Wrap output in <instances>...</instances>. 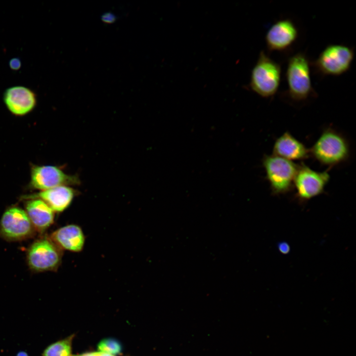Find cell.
Returning <instances> with one entry per match:
<instances>
[{"mask_svg":"<svg viewBox=\"0 0 356 356\" xmlns=\"http://www.w3.org/2000/svg\"><path fill=\"white\" fill-rule=\"evenodd\" d=\"M309 149L310 157L329 168L348 162L352 154L347 137L332 127L325 128Z\"/></svg>","mask_w":356,"mask_h":356,"instance_id":"obj_1","label":"cell"},{"mask_svg":"<svg viewBox=\"0 0 356 356\" xmlns=\"http://www.w3.org/2000/svg\"><path fill=\"white\" fill-rule=\"evenodd\" d=\"M311 63L304 52H299L288 61L286 77L288 86L286 93L294 102H304L317 94L312 83Z\"/></svg>","mask_w":356,"mask_h":356,"instance_id":"obj_2","label":"cell"},{"mask_svg":"<svg viewBox=\"0 0 356 356\" xmlns=\"http://www.w3.org/2000/svg\"><path fill=\"white\" fill-rule=\"evenodd\" d=\"M281 73L280 64L262 50L252 70L249 87L262 97H272L279 88Z\"/></svg>","mask_w":356,"mask_h":356,"instance_id":"obj_3","label":"cell"},{"mask_svg":"<svg viewBox=\"0 0 356 356\" xmlns=\"http://www.w3.org/2000/svg\"><path fill=\"white\" fill-rule=\"evenodd\" d=\"M262 165L272 195L285 194L293 189L298 164L272 154L264 155Z\"/></svg>","mask_w":356,"mask_h":356,"instance_id":"obj_4","label":"cell"},{"mask_svg":"<svg viewBox=\"0 0 356 356\" xmlns=\"http://www.w3.org/2000/svg\"><path fill=\"white\" fill-rule=\"evenodd\" d=\"M354 55L353 47L331 44L325 47L311 65L322 76H340L349 70Z\"/></svg>","mask_w":356,"mask_h":356,"instance_id":"obj_5","label":"cell"},{"mask_svg":"<svg viewBox=\"0 0 356 356\" xmlns=\"http://www.w3.org/2000/svg\"><path fill=\"white\" fill-rule=\"evenodd\" d=\"M62 256V250L50 237H44L29 247L27 260L29 267L35 271H55L61 264Z\"/></svg>","mask_w":356,"mask_h":356,"instance_id":"obj_6","label":"cell"},{"mask_svg":"<svg viewBox=\"0 0 356 356\" xmlns=\"http://www.w3.org/2000/svg\"><path fill=\"white\" fill-rule=\"evenodd\" d=\"M330 179L328 170L315 171L302 162L298 164L294 180L296 198L304 202L322 194Z\"/></svg>","mask_w":356,"mask_h":356,"instance_id":"obj_7","label":"cell"},{"mask_svg":"<svg viewBox=\"0 0 356 356\" xmlns=\"http://www.w3.org/2000/svg\"><path fill=\"white\" fill-rule=\"evenodd\" d=\"M35 228L25 211L18 207L6 210L0 220V235L8 241H20L31 237Z\"/></svg>","mask_w":356,"mask_h":356,"instance_id":"obj_8","label":"cell"},{"mask_svg":"<svg viewBox=\"0 0 356 356\" xmlns=\"http://www.w3.org/2000/svg\"><path fill=\"white\" fill-rule=\"evenodd\" d=\"M80 183L77 176L68 175L56 166H35L31 171V186L42 191L59 186L78 185Z\"/></svg>","mask_w":356,"mask_h":356,"instance_id":"obj_9","label":"cell"},{"mask_svg":"<svg viewBox=\"0 0 356 356\" xmlns=\"http://www.w3.org/2000/svg\"><path fill=\"white\" fill-rule=\"evenodd\" d=\"M299 30L294 22L285 18L277 21L267 31L265 41L269 51H283L296 41Z\"/></svg>","mask_w":356,"mask_h":356,"instance_id":"obj_10","label":"cell"},{"mask_svg":"<svg viewBox=\"0 0 356 356\" xmlns=\"http://www.w3.org/2000/svg\"><path fill=\"white\" fill-rule=\"evenodd\" d=\"M3 99L8 110L16 116L27 114L34 109L37 102L35 91L22 86L6 89L3 93Z\"/></svg>","mask_w":356,"mask_h":356,"instance_id":"obj_11","label":"cell"},{"mask_svg":"<svg viewBox=\"0 0 356 356\" xmlns=\"http://www.w3.org/2000/svg\"><path fill=\"white\" fill-rule=\"evenodd\" d=\"M272 154L293 162L310 157L309 148L288 131L274 141Z\"/></svg>","mask_w":356,"mask_h":356,"instance_id":"obj_12","label":"cell"},{"mask_svg":"<svg viewBox=\"0 0 356 356\" xmlns=\"http://www.w3.org/2000/svg\"><path fill=\"white\" fill-rule=\"evenodd\" d=\"M50 238L62 250L73 252L81 251L85 237L82 228L76 224H68L54 231Z\"/></svg>","mask_w":356,"mask_h":356,"instance_id":"obj_13","label":"cell"},{"mask_svg":"<svg viewBox=\"0 0 356 356\" xmlns=\"http://www.w3.org/2000/svg\"><path fill=\"white\" fill-rule=\"evenodd\" d=\"M76 195L74 189L62 185L42 191L36 197L45 202L54 212H62L71 205Z\"/></svg>","mask_w":356,"mask_h":356,"instance_id":"obj_14","label":"cell"},{"mask_svg":"<svg viewBox=\"0 0 356 356\" xmlns=\"http://www.w3.org/2000/svg\"><path fill=\"white\" fill-rule=\"evenodd\" d=\"M25 209L35 229L39 231H44L54 222V211L45 202L40 199L27 201Z\"/></svg>","mask_w":356,"mask_h":356,"instance_id":"obj_15","label":"cell"},{"mask_svg":"<svg viewBox=\"0 0 356 356\" xmlns=\"http://www.w3.org/2000/svg\"><path fill=\"white\" fill-rule=\"evenodd\" d=\"M74 335L55 342L47 346L41 356H72V344Z\"/></svg>","mask_w":356,"mask_h":356,"instance_id":"obj_16","label":"cell"},{"mask_svg":"<svg viewBox=\"0 0 356 356\" xmlns=\"http://www.w3.org/2000/svg\"><path fill=\"white\" fill-rule=\"evenodd\" d=\"M98 352L116 356L121 353L122 346L117 340L107 338L101 340L97 345Z\"/></svg>","mask_w":356,"mask_h":356,"instance_id":"obj_17","label":"cell"},{"mask_svg":"<svg viewBox=\"0 0 356 356\" xmlns=\"http://www.w3.org/2000/svg\"><path fill=\"white\" fill-rule=\"evenodd\" d=\"M101 21L106 24H112L117 20V16L111 12H106L101 16Z\"/></svg>","mask_w":356,"mask_h":356,"instance_id":"obj_18","label":"cell"},{"mask_svg":"<svg viewBox=\"0 0 356 356\" xmlns=\"http://www.w3.org/2000/svg\"><path fill=\"white\" fill-rule=\"evenodd\" d=\"M9 67L13 70H17L20 69L21 66V62L20 59L13 58L9 62Z\"/></svg>","mask_w":356,"mask_h":356,"instance_id":"obj_19","label":"cell"},{"mask_svg":"<svg viewBox=\"0 0 356 356\" xmlns=\"http://www.w3.org/2000/svg\"><path fill=\"white\" fill-rule=\"evenodd\" d=\"M278 250L282 254H287L290 251V246L286 242H280L278 246Z\"/></svg>","mask_w":356,"mask_h":356,"instance_id":"obj_20","label":"cell"},{"mask_svg":"<svg viewBox=\"0 0 356 356\" xmlns=\"http://www.w3.org/2000/svg\"><path fill=\"white\" fill-rule=\"evenodd\" d=\"M97 352L86 353L80 355H72V356H96Z\"/></svg>","mask_w":356,"mask_h":356,"instance_id":"obj_21","label":"cell"},{"mask_svg":"<svg viewBox=\"0 0 356 356\" xmlns=\"http://www.w3.org/2000/svg\"><path fill=\"white\" fill-rule=\"evenodd\" d=\"M96 356H116L112 355H110V354H109L107 353H105L97 352Z\"/></svg>","mask_w":356,"mask_h":356,"instance_id":"obj_22","label":"cell"},{"mask_svg":"<svg viewBox=\"0 0 356 356\" xmlns=\"http://www.w3.org/2000/svg\"><path fill=\"white\" fill-rule=\"evenodd\" d=\"M16 356H28V355L25 352L21 351L17 353Z\"/></svg>","mask_w":356,"mask_h":356,"instance_id":"obj_23","label":"cell"}]
</instances>
